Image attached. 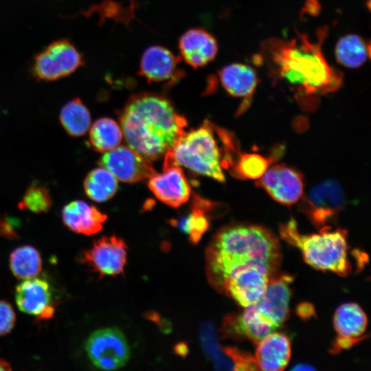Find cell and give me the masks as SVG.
I'll list each match as a JSON object with an SVG mask.
<instances>
[{"instance_id": "6da1fadb", "label": "cell", "mask_w": 371, "mask_h": 371, "mask_svg": "<svg viewBox=\"0 0 371 371\" xmlns=\"http://www.w3.org/2000/svg\"><path fill=\"white\" fill-rule=\"evenodd\" d=\"M290 39L271 37L261 42L256 58L275 82L288 85L298 98H313L337 91L343 74L330 65L322 52L328 27H320L317 39L295 30Z\"/></svg>"}, {"instance_id": "7a4b0ae2", "label": "cell", "mask_w": 371, "mask_h": 371, "mask_svg": "<svg viewBox=\"0 0 371 371\" xmlns=\"http://www.w3.org/2000/svg\"><path fill=\"white\" fill-rule=\"evenodd\" d=\"M120 120L128 146L150 161L164 155L187 125L166 97L154 93L131 96Z\"/></svg>"}, {"instance_id": "3957f363", "label": "cell", "mask_w": 371, "mask_h": 371, "mask_svg": "<svg viewBox=\"0 0 371 371\" xmlns=\"http://www.w3.org/2000/svg\"><path fill=\"white\" fill-rule=\"evenodd\" d=\"M281 259L276 236L256 225L234 224L222 229L207 251L209 276L217 289L230 273L241 269L259 267L275 276Z\"/></svg>"}, {"instance_id": "277c9868", "label": "cell", "mask_w": 371, "mask_h": 371, "mask_svg": "<svg viewBox=\"0 0 371 371\" xmlns=\"http://www.w3.org/2000/svg\"><path fill=\"white\" fill-rule=\"evenodd\" d=\"M239 151L233 134L205 120L198 128L185 132L166 152L163 168L183 166L224 182V169H230Z\"/></svg>"}, {"instance_id": "5b68a950", "label": "cell", "mask_w": 371, "mask_h": 371, "mask_svg": "<svg viewBox=\"0 0 371 371\" xmlns=\"http://www.w3.org/2000/svg\"><path fill=\"white\" fill-rule=\"evenodd\" d=\"M280 234L288 243L301 250L304 260L311 267L341 276H346L351 272L346 230H333L330 227L325 226L318 234H302L295 221L291 219L280 225Z\"/></svg>"}, {"instance_id": "8992f818", "label": "cell", "mask_w": 371, "mask_h": 371, "mask_svg": "<svg viewBox=\"0 0 371 371\" xmlns=\"http://www.w3.org/2000/svg\"><path fill=\"white\" fill-rule=\"evenodd\" d=\"M83 64L82 56L75 45L63 38L35 56L31 71L37 79L52 81L72 74Z\"/></svg>"}, {"instance_id": "52a82bcc", "label": "cell", "mask_w": 371, "mask_h": 371, "mask_svg": "<svg viewBox=\"0 0 371 371\" xmlns=\"http://www.w3.org/2000/svg\"><path fill=\"white\" fill-rule=\"evenodd\" d=\"M346 196L335 180L324 181L313 186L306 194L301 210L317 227L327 226L344 209Z\"/></svg>"}, {"instance_id": "ba28073f", "label": "cell", "mask_w": 371, "mask_h": 371, "mask_svg": "<svg viewBox=\"0 0 371 371\" xmlns=\"http://www.w3.org/2000/svg\"><path fill=\"white\" fill-rule=\"evenodd\" d=\"M85 351L93 364L104 370L122 367L130 355L126 338L117 328H104L93 332L85 342Z\"/></svg>"}, {"instance_id": "9c48e42d", "label": "cell", "mask_w": 371, "mask_h": 371, "mask_svg": "<svg viewBox=\"0 0 371 371\" xmlns=\"http://www.w3.org/2000/svg\"><path fill=\"white\" fill-rule=\"evenodd\" d=\"M272 277L268 271L262 268L241 269L230 273L218 289L245 308L256 304L261 298Z\"/></svg>"}, {"instance_id": "30bf717a", "label": "cell", "mask_w": 371, "mask_h": 371, "mask_svg": "<svg viewBox=\"0 0 371 371\" xmlns=\"http://www.w3.org/2000/svg\"><path fill=\"white\" fill-rule=\"evenodd\" d=\"M256 183L273 200L286 205L297 203L303 195L302 174L284 164L269 167Z\"/></svg>"}, {"instance_id": "8fae6325", "label": "cell", "mask_w": 371, "mask_h": 371, "mask_svg": "<svg viewBox=\"0 0 371 371\" xmlns=\"http://www.w3.org/2000/svg\"><path fill=\"white\" fill-rule=\"evenodd\" d=\"M82 262L101 277L119 275L126 262V245L115 236L102 237L84 251Z\"/></svg>"}, {"instance_id": "7c38bea8", "label": "cell", "mask_w": 371, "mask_h": 371, "mask_svg": "<svg viewBox=\"0 0 371 371\" xmlns=\"http://www.w3.org/2000/svg\"><path fill=\"white\" fill-rule=\"evenodd\" d=\"M99 164L117 179L126 183L148 179L156 172L150 161L124 146L105 153Z\"/></svg>"}, {"instance_id": "4fadbf2b", "label": "cell", "mask_w": 371, "mask_h": 371, "mask_svg": "<svg viewBox=\"0 0 371 371\" xmlns=\"http://www.w3.org/2000/svg\"><path fill=\"white\" fill-rule=\"evenodd\" d=\"M368 319L362 308L355 303L339 306L333 317L337 336L333 340L330 352L337 354L349 349L366 338Z\"/></svg>"}, {"instance_id": "5bb4252c", "label": "cell", "mask_w": 371, "mask_h": 371, "mask_svg": "<svg viewBox=\"0 0 371 371\" xmlns=\"http://www.w3.org/2000/svg\"><path fill=\"white\" fill-rule=\"evenodd\" d=\"M179 58L167 48L154 45L143 53L139 65L140 76L149 82L172 85L184 76Z\"/></svg>"}, {"instance_id": "9a60e30c", "label": "cell", "mask_w": 371, "mask_h": 371, "mask_svg": "<svg viewBox=\"0 0 371 371\" xmlns=\"http://www.w3.org/2000/svg\"><path fill=\"white\" fill-rule=\"evenodd\" d=\"M161 174L155 173L148 178V186L161 202L179 207L186 203L191 194L190 186L180 166L163 168Z\"/></svg>"}, {"instance_id": "2e32d148", "label": "cell", "mask_w": 371, "mask_h": 371, "mask_svg": "<svg viewBox=\"0 0 371 371\" xmlns=\"http://www.w3.org/2000/svg\"><path fill=\"white\" fill-rule=\"evenodd\" d=\"M293 278L288 274L273 276L266 290L256 303L258 311L278 328L286 320L291 297L290 284Z\"/></svg>"}, {"instance_id": "e0dca14e", "label": "cell", "mask_w": 371, "mask_h": 371, "mask_svg": "<svg viewBox=\"0 0 371 371\" xmlns=\"http://www.w3.org/2000/svg\"><path fill=\"white\" fill-rule=\"evenodd\" d=\"M179 49L184 61L192 68L198 69L207 65L216 58L218 43L209 32L195 27L181 36Z\"/></svg>"}, {"instance_id": "ac0fdd59", "label": "cell", "mask_w": 371, "mask_h": 371, "mask_svg": "<svg viewBox=\"0 0 371 371\" xmlns=\"http://www.w3.org/2000/svg\"><path fill=\"white\" fill-rule=\"evenodd\" d=\"M223 89L232 96L243 99L239 112H243L250 104L256 91L258 78L251 66L234 63L223 67L218 72Z\"/></svg>"}, {"instance_id": "d6986e66", "label": "cell", "mask_w": 371, "mask_h": 371, "mask_svg": "<svg viewBox=\"0 0 371 371\" xmlns=\"http://www.w3.org/2000/svg\"><path fill=\"white\" fill-rule=\"evenodd\" d=\"M63 223L72 232L91 236L100 232L107 216L82 200L73 201L62 210Z\"/></svg>"}, {"instance_id": "ffe728a7", "label": "cell", "mask_w": 371, "mask_h": 371, "mask_svg": "<svg viewBox=\"0 0 371 371\" xmlns=\"http://www.w3.org/2000/svg\"><path fill=\"white\" fill-rule=\"evenodd\" d=\"M291 357V342L282 333H271L257 344L255 359L259 370H282Z\"/></svg>"}, {"instance_id": "44dd1931", "label": "cell", "mask_w": 371, "mask_h": 371, "mask_svg": "<svg viewBox=\"0 0 371 371\" xmlns=\"http://www.w3.org/2000/svg\"><path fill=\"white\" fill-rule=\"evenodd\" d=\"M52 295L49 283L44 279L23 280L15 290V301L20 311L38 316L50 305Z\"/></svg>"}, {"instance_id": "7402d4cb", "label": "cell", "mask_w": 371, "mask_h": 371, "mask_svg": "<svg viewBox=\"0 0 371 371\" xmlns=\"http://www.w3.org/2000/svg\"><path fill=\"white\" fill-rule=\"evenodd\" d=\"M194 203L189 214L170 221L172 225L179 227L189 236L193 243H196L209 227L207 213L213 207L212 202L199 196L194 197Z\"/></svg>"}, {"instance_id": "603a6c76", "label": "cell", "mask_w": 371, "mask_h": 371, "mask_svg": "<svg viewBox=\"0 0 371 371\" xmlns=\"http://www.w3.org/2000/svg\"><path fill=\"white\" fill-rule=\"evenodd\" d=\"M370 44L357 34H348L337 41L335 55L337 63L349 69L361 67L370 58Z\"/></svg>"}, {"instance_id": "cb8c5ba5", "label": "cell", "mask_w": 371, "mask_h": 371, "mask_svg": "<svg viewBox=\"0 0 371 371\" xmlns=\"http://www.w3.org/2000/svg\"><path fill=\"white\" fill-rule=\"evenodd\" d=\"M122 136V128L115 121L109 117H102L93 124L89 141L95 150L106 153L118 146Z\"/></svg>"}, {"instance_id": "d4e9b609", "label": "cell", "mask_w": 371, "mask_h": 371, "mask_svg": "<svg viewBox=\"0 0 371 371\" xmlns=\"http://www.w3.org/2000/svg\"><path fill=\"white\" fill-rule=\"evenodd\" d=\"M59 119L64 129L73 137L85 135L91 126L89 111L79 98L73 99L63 106Z\"/></svg>"}, {"instance_id": "484cf974", "label": "cell", "mask_w": 371, "mask_h": 371, "mask_svg": "<svg viewBox=\"0 0 371 371\" xmlns=\"http://www.w3.org/2000/svg\"><path fill=\"white\" fill-rule=\"evenodd\" d=\"M117 179L102 166L92 170L84 181L86 194L96 202L110 199L117 192Z\"/></svg>"}, {"instance_id": "4316f807", "label": "cell", "mask_w": 371, "mask_h": 371, "mask_svg": "<svg viewBox=\"0 0 371 371\" xmlns=\"http://www.w3.org/2000/svg\"><path fill=\"white\" fill-rule=\"evenodd\" d=\"M10 268L18 279L35 278L42 269V260L38 251L30 245L15 249L10 256Z\"/></svg>"}, {"instance_id": "83f0119b", "label": "cell", "mask_w": 371, "mask_h": 371, "mask_svg": "<svg viewBox=\"0 0 371 371\" xmlns=\"http://www.w3.org/2000/svg\"><path fill=\"white\" fill-rule=\"evenodd\" d=\"M270 160L257 153L240 152L229 170L235 177L243 179H258L269 168Z\"/></svg>"}, {"instance_id": "f1b7e54d", "label": "cell", "mask_w": 371, "mask_h": 371, "mask_svg": "<svg viewBox=\"0 0 371 371\" xmlns=\"http://www.w3.org/2000/svg\"><path fill=\"white\" fill-rule=\"evenodd\" d=\"M201 341L205 354L212 359L216 369L234 370L233 363L223 348L220 347L210 322H205L202 325Z\"/></svg>"}, {"instance_id": "f546056e", "label": "cell", "mask_w": 371, "mask_h": 371, "mask_svg": "<svg viewBox=\"0 0 371 371\" xmlns=\"http://www.w3.org/2000/svg\"><path fill=\"white\" fill-rule=\"evenodd\" d=\"M52 203V200L48 189L35 182L25 191L19 203V207L34 213H43L49 210Z\"/></svg>"}, {"instance_id": "4dcf8cb0", "label": "cell", "mask_w": 371, "mask_h": 371, "mask_svg": "<svg viewBox=\"0 0 371 371\" xmlns=\"http://www.w3.org/2000/svg\"><path fill=\"white\" fill-rule=\"evenodd\" d=\"M223 350L232 360L234 370H260L255 357L234 347H226Z\"/></svg>"}, {"instance_id": "1f68e13d", "label": "cell", "mask_w": 371, "mask_h": 371, "mask_svg": "<svg viewBox=\"0 0 371 371\" xmlns=\"http://www.w3.org/2000/svg\"><path fill=\"white\" fill-rule=\"evenodd\" d=\"M15 322L16 315L12 305L5 300H0V335L9 333Z\"/></svg>"}, {"instance_id": "d6a6232c", "label": "cell", "mask_w": 371, "mask_h": 371, "mask_svg": "<svg viewBox=\"0 0 371 371\" xmlns=\"http://www.w3.org/2000/svg\"><path fill=\"white\" fill-rule=\"evenodd\" d=\"M16 223L13 219L0 216V236L7 238H16L19 236L16 232Z\"/></svg>"}, {"instance_id": "836d02e7", "label": "cell", "mask_w": 371, "mask_h": 371, "mask_svg": "<svg viewBox=\"0 0 371 371\" xmlns=\"http://www.w3.org/2000/svg\"><path fill=\"white\" fill-rule=\"evenodd\" d=\"M297 312L301 317L306 319L314 315V309L310 304L303 303L297 306Z\"/></svg>"}, {"instance_id": "e575fe53", "label": "cell", "mask_w": 371, "mask_h": 371, "mask_svg": "<svg viewBox=\"0 0 371 371\" xmlns=\"http://www.w3.org/2000/svg\"><path fill=\"white\" fill-rule=\"evenodd\" d=\"M175 350L177 355L182 357L186 356L188 352V346L184 343H179L177 344L175 347Z\"/></svg>"}, {"instance_id": "d590c367", "label": "cell", "mask_w": 371, "mask_h": 371, "mask_svg": "<svg viewBox=\"0 0 371 371\" xmlns=\"http://www.w3.org/2000/svg\"><path fill=\"white\" fill-rule=\"evenodd\" d=\"M293 370H314L315 368L307 363H297L292 368Z\"/></svg>"}, {"instance_id": "8d00e7d4", "label": "cell", "mask_w": 371, "mask_h": 371, "mask_svg": "<svg viewBox=\"0 0 371 371\" xmlns=\"http://www.w3.org/2000/svg\"><path fill=\"white\" fill-rule=\"evenodd\" d=\"M11 369L10 365L7 361L0 359V370L8 371Z\"/></svg>"}]
</instances>
